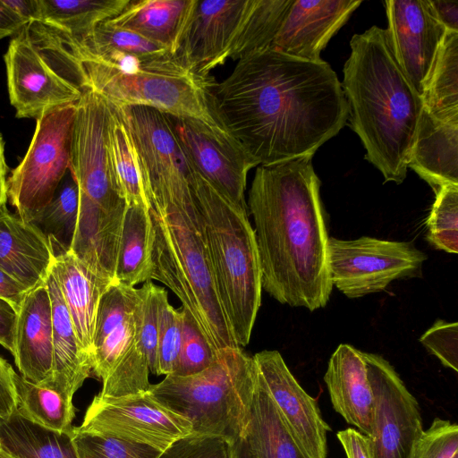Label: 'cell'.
Masks as SVG:
<instances>
[{
  "mask_svg": "<svg viewBox=\"0 0 458 458\" xmlns=\"http://www.w3.org/2000/svg\"><path fill=\"white\" fill-rule=\"evenodd\" d=\"M437 18L446 30L458 32V2L429 0Z\"/></svg>",
  "mask_w": 458,
  "mask_h": 458,
  "instance_id": "obj_50",
  "label": "cell"
},
{
  "mask_svg": "<svg viewBox=\"0 0 458 458\" xmlns=\"http://www.w3.org/2000/svg\"><path fill=\"white\" fill-rule=\"evenodd\" d=\"M109 104L90 89L76 103L73 121L70 172L79 190L107 211L126 202L117 193L110 174L107 154Z\"/></svg>",
  "mask_w": 458,
  "mask_h": 458,
  "instance_id": "obj_15",
  "label": "cell"
},
{
  "mask_svg": "<svg viewBox=\"0 0 458 458\" xmlns=\"http://www.w3.org/2000/svg\"><path fill=\"white\" fill-rule=\"evenodd\" d=\"M342 87L352 130L365 158L397 184L407 174L408 157L423 109L391 48L386 30L372 26L350 41Z\"/></svg>",
  "mask_w": 458,
  "mask_h": 458,
  "instance_id": "obj_3",
  "label": "cell"
},
{
  "mask_svg": "<svg viewBox=\"0 0 458 458\" xmlns=\"http://www.w3.org/2000/svg\"><path fill=\"white\" fill-rule=\"evenodd\" d=\"M233 458H255L245 438L233 444Z\"/></svg>",
  "mask_w": 458,
  "mask_h": 458,
  "instance_id": "obj_54",
  "label": "cell"
},
{
  "mask_svg": "<svg viewBox=\"0 0 458 458\" xmlns=\"http://www.w3.org/2000/svg\"><path fill=\"white\" fill-rule=\"evenodd\" d=\"M421 98L436 119L458 123V32L446 31Z\"/></svg>",
  "mask_w": 458,
  "mask_h": 458,
  "instance_id": "obj_34",
  "label": "cell"
},
{
  "mask_svg": "<svg viewBox=\"0 0 458 458\" xmlns=\"http://www.w3.org/2000/svg\"><path fill=\"white\" fill-rule=\"evenodd\" d=\"M28 23L0 0V39L18 34Z\"/></svg>",
  "mask_w": 458,
  "mask_h": 458,
  "instance_id": "obj_51",
  "label": "cell"
},
{
  "mask_svg": "<svg viewBox=\"0 0 458 458\" xmlns=\"http://www.w3.org/2000/svg\"><path fill=\"white\" fill-rule=\"evenodd\" d=\"M374 394L369 437L373 458H411L423 432L420 405L394 367L382 356L363 352Z\"/></svg>",
  "mask_w": 458,
  "mask_h": 458,
  "instance_id": "obj_14",
  "label": "cell"
},
{
  "mask_svg": "<svg viewBox=\"0 0 458 458\" xmlns=\"http://www.w3.org/2000/svg\"><path fill=\"white\" fill-rule=\"evenodd\" d=\"M127 206L107 211L79 190V211L68 248L97 276L113 283Z\"/></svg>",
  "mask_w": 458,
  "mask_h": 458,
  "instance_id": "obj_24",
  "label": "cell"
},
{
  "mask_svg": "<svg viewBox=\"0 0 458 458\" xmlns=\"http://www.w3.org/2000/svg\"><path fill=\"white\" fill-rule=\"evenodd\" d=\"M111 107L125 124L138 153L150 208L192 196L195 170L166 114L142 106Z\"/></svg>",
  "mask_w": 458,
  "mask_h": 458,
  "instance_id": "obj_11",
  "label": "cell"
},
{
  "mask_svg": "<svg viewBox=\"0 0 458 458\" xmlns=\"http://www.w3.org/2000/svg\"><path fill=\"white\" fill-rule=\"evenodd\" d=\"M407 165L435 193L443 186L458 185V123L437 120L423 106Z\"/></svg>",
  "mask_w": 458,
  "mask_h": 458,
  "instance_id": "obj_26",
  "label": "cell"
},
{
  "mask_svg": "<svg viewBox=\"0 0 458 458\" xmlns=\"http://www.w3.org/2000/svg\"><path fill=\"white\" fill-rule=\"evenodd\" d=\"M30 291L21 284L0 269V298L20 309L26 294Z\"/></svg>",
  "mask_w": 458,
  "mask_h": 458,
  "instance_id": "obj_49",
  "label": "cell"
},
{
  "mask_svg": "<svg viewBox=\"0 0 458 458\" xmlns=\"http://www.w3.org/2000/svg\"><path fill=\"white\" fill-rule=\"evenodd\" d=\"M347 458H373L369 438L359 430L348 428L337 432Z\"/></svg>",
  "mask_w": 458,
  "mask_h": 458,
  "instance_id": "obj_47",
  "label": "cell"
},
{
  "mask_svg": "<svg viewBox=\"0 0 458 458\" xmlns=\"http://www.w3.org/2000/svg\"><path fill=\"white\" fill-rule=\"evenodd\" d=\"M75 113L73 104L37 119L29 148L7 178V199L25 222L50 203L70 169Z\"/></svg>",
  "mask_w": 458,
  "mask_h": 458,
  "instance_id": "obj_10",
  "label": "cell"
},
{
  "mask_svg": "<svg viewBox=\"0 0 458 458\" xmlns=\"http://www.w3.org/2000/svg\"><path fill=\"white\" fill-rule=\"evenodd\" d=\"M327 245L332 285L352 299L382 292L394 280L417 276L427 259L407 242L328 237Z\"/></svg>",
  "mask_w": 458,
  "mask_h": 458,
  "instance_id": "obj_12",
  "label": "cell"
},
{
  "mask_svg": "<svg viewBox=\"0 0 458 458\" xmlns=\"http://www.w3.org/2000/svg\"><path fill=\"white\" fill-rule=\"evenodd\" d=\"M427 228V239L433 247L458 253V185H445L436 192Z\"/></svg>",
  "mask_w": 458,
  "mask_h": 458,
  "instance_id": "obj_38",
  "label": "cell"
},
{
  "mask_svg": "<svg viewBox=\"0 0 458 458\" xmlns=\"http://www.w3.org/2000/svg\"><path fill=\"white\" fill-rule=\"evenodd\" d=\"M140 288L113 284L102 296L95 324L92 373L98 394L119 397L148 391V363L139 336Z\"/></svg>",
  "mask_w": 458,
  "mask_h": 458,
  "instance_id": "obj_9",
  "label": "cell"
},
{
  "mask_svg": "<svg viewBox=\"0 0 458 458\" xmlns=\"http://www.w3.org/2000/svg\"><path fill=\"white\" fill-rule=\"evenodd\" d=\"M52 307L53 381L51 389L69 402L92 373V360L82 348L60 287L51 272L46 284Z\"/></svg>",
  "mask_w": 458,
  "mask_h": 458,
  "instance_id": "obj_27",
  "label": "cell"
},
{
  "mask_svg": "<svg viewBox=\"0 0 458 458\" xmlns=\"http://www.w3.org/2000/svg\"><path fill=\"white\" fill-rule=\"evenodd\" d=\"M453 458H458V454H456Z\"/></svg>",
  "mask_w": 458,
  "mask_h": 458,
  "instance_id": "obj_56",
  "label": "cell"
},
{
  "mask_svg": "<svg viewBox=\"0 0 458 458\" xmlns=\"http://www.w3.org/2000/svg\"><path fill=\"white\" fill-rule=\"evenodd\" d=\"M18 310L0 298V344L12 354L14 352Z\"/></svg>",
  "mask_w": 458,
  "mask_h": 458,
  "instance_id": "obj_48",
  "label": "cell"
},
{
  "mask_svg": "<svg viewBox=\"0 0 458 458\" xmlns=\"http://www.w3.org/2000/svg\"><path fill=\"white\" fill-rule=\"evenodd\" d=\"M441 363L458 371V324L438 319L420 339Z\"/></svg>",
  "mask_w": 458,
  "mask_h": 458,
  "instance_id": "obj_45",
  "label": "cell"
},
{
  "mask_svg": "<svg viewBox=\"0 0 458 458\" xmlns=\"http://www.w3.org/2000/svg\"><path fill=\"white\" fill-rule=\"evenodd\" d=\"M194 0H130L108 21L167 48L175 49Z\"/></svg>",
  "mask_w": 458,
  "mask_h": 458,
  "instance_id": "obj_28",
  "label": "cell"
},
{
  "mask_svg": "<svg viewBox=\"0 0 458 458\" xmlns=\"http://www.w3.org/2000/svg\"><path fill=\"white\" fill-rule=\"evenodd\" d=\"M78 53L89 89L113 107H152L166 114L196 119L226 131L214 108V78L189 71L172 54L143 59L130 68L116 69L79 50Z\"/></svg>",
  "mask_w": 458,
  "mask_h": 458,
  "instance_id": "obj_8",
  "label": "cell"
},
{
  "mask_svg": "<svg viewBox=\"0 0 458 458\" xmlns=\"http://www.w3.org/2000/svg\"><path fill=\"white\" fill-rule=\"evenodd\" d=\"M293 0H250L230 58L270 48Z\"/></svg>",
  "mask_w": 458,
  "mask_h": 458,
  "instance_id": "obj_36",
  "label": "cell"
},
{
  "mask_svg": "<svg viewBox=\"0 0 458 458\" xmlns=\"http://www.w3.org/2000/svg\"><path fill=\"white\" fill-rule=\"evenodd\" d=\"M16 411L26 420L60 433L72 434L75 407L56 391L15 373Z\"/></svg>",
  "mask_w": 458,
  "mask_h": 458,
  "instance_id": "obj_35",
  "label": "cell"
},
{
  "mask_svg": "<svg viewBox=\"0 0 458 458\" xmlns=\"http://www.w3.org/2000/svg\"><path fill=\"white\" fill-rule=\"evenodd\" d=\"M55 260L51 269L60 287L78 339L92 360L95 324L100 300L115 283L102 278L83 265L52 234Z\"/></svg>",
  "mask_w": 458,
  "mask_h": 458,
  "instance_id": "obj_23",
  "label": "cell"
},
{
  "mask_svg": "<svg viewBox=\"0 0 458 458\" xmlns=\"http://www.w3.org/2000/svg\"><path fill=\"white\" fill-rule=\"evenodd\" d=\"M385 5L394 57L421 97L447 30L429 0H387Z\"/></svg>",
  "mask_w": 458,
  "mask_h": 458,
  "instance_id": "obj_19",
  "label": "cell"
},
{
  "mask_svg": "<svg viewBox=\"0 0 458 458\" xmlns=\"http://www.w3.org/2000/svg\"><path fill=\"white\" fill-rule=\"evenodd\" d=\"M76 41L81 50L91 55L116 51L142 58H151L171 54L167 48L135 32L117 27L108 20L98 25L86 38Z\"/></svg>",
  "mask_w": 458,
  "mask_h": 458,
  "instance_id": "obj_37",
  "label": "cell"
},
{
  "mask_svg": "<svg viewBox=\"0 0 458 458\" xmlns=\"http://www.w3.org/2000/svg\"><path fill=\"white\" fill-rule=\"evenodd\" d=\"M27 23L40 21L38 0H4Z\"/></svg>",
  "mask_w": 458,
  "mask_h": 458,
  "instance_id": "obj_52",
  "label": "cell"
},
{
  "mask_svg": "<svg viewBox=\"0 0 458 458\" xmlns=\"http://www.w3.org/2000/svg\"><path fill=\"white\" fill-rule=\"evenodd\" d=\"M257 386L252 357L241 347L216 351L213 362L191 376L166 375L148 392L161 404L192 425L193 433L244 438Z\"/></svg>",
  "mask_w": 458,
  "mask_h": 458,
  "instance_id": "obj_6",
  "label": "cell"
},
{
  "mask_svg": "<svg viewBox=\"0 0 458 458\" xmlns=\"http://www.w3.org/2000/svg\"><path fill=\"white\" fill-rule=\"evenodd\" d=\"M250 0H194L173 56L189 71L210 75L230 58Z\"/></svg>",
  "mask_w": 458,
  "mask_h": 458,
  "instance_id": "obj_18",
  "label": "cell"
},
{
  "mask_svg": "<svg viewBox=\"0 0 458 458\" xmlns=\"http://www.w3.org/2000/svg\"><path fill=\"white\" fill-rule=\"evenodd\" d=\"M458 454V426L435 418L415 444L411 458H453Z\"/></svg>",
  "mask_w": 458,
  "mask_h": 458,
  "instance_id": "obj_43",
  "label": "cell"
},
{
  "mask_svg": "<svg viewBox=\"0 0 458 458\" xmlns=\"http://www.w3.org/2000/svg\"><path fill=\"white\" fill-rule=\"evenodd\" d=\"M244 438L255 458H306L258 380Z\"/></svg>",
  "mask_w": 458,
  "mask_h": 458,
  "instance_id": "obj_32",
  "label": "cell"
},
{
  "mask_svg": "<svg viewBox=\"0 0 458 458\" xmlns=\"http://www.w3.org/2000/svg\"><path fill=\"white\" fill-rule=\"evenodd\" d=\"M153 237L149 208L127 206L116 263V283L135 287L151 280Z\"/></svg>",
  "mask_w": 458,
  "mask_h": 458,
  "instance_id": "obj_29",
  "label": "cell"
},
{
  "mask_svg": "<svg viewBox=\"0 0 458 458\" xmlns=\"http://www.w3.org/2000/svg\"><path fill=\"white\" fill-rule=\"evenodd\" d=\"M79 428L130 442L160 452L191 433V423L157 402L147 391L119 397L97 394Z\"/></svg>",
  "mask_w": 458,
  "mask_h": 458,
  "instance_id": "obj_13",
  "label": "cell"
},
{
  "mask_svg": "<svg viewBox=\"0 0 458 458\" xmlns=\"http://www.w3.org/2000/svg\"><path fill=\"white\" fill-rule=\"evenodd\" d=\"M13 355L21 377L38 386L51 387L52 307L46 284L30 291L18 310Z\"/></svg>",
  "mask_w": 458,
  "mask_h": 458,
  "instance_id": "obj_21",
  "label": "cell"
},
{
  "mask_svg": "<svg viewBox=\"0 0 458 458\" xmlns=\"http://www.w3.org/2000/svg\"><path fill=\"white\" fill-rule=\"evenodd\" d=\"M79 211V187L70 170L63 179L55 197L33 221L48 234L68 230L71 239ZM44 231V233H45Z\"/></svg>",
  "mask_w": 458,
  "mask_h": 458,
  "instance_id": "obj_40",
  "label": "cell"
},
{
  "mask_svg": "<svg viewBox=\"0 0 458 458\" xmlns=\"http://www.w3.org/2000/svg\"><path fill=\"white\" fill-rule=\"evenodd\" d=\"M182 310L181 351L176 369L171 375L186 377L207 369L213 362L216 352L211 349L191 316Z\"/></svg>",
  "mask_w": 458,
  "mask_h": 458,
  "instance_id": "obj_41",
  "label": "cell"
},
{
  "mask_svg": "<svg viewBox=\"0 0 458 458\" xmlns=\"http://www.w3.org/2000/svg\"><path fill=\"white\" fill-rule=\"evenodd\" d=\"M183 310H175L165 300L163 303L157 338L158 375L174 372L182 345Z\"/></svg>",
  "mask_w": 458,
  "mask_h": 458,
  "instance_id": "obj_42",
  "label": "cell"
},
{
  "mask_svg": "<svg viewBox=\"0 0 458 458\" xmlns=\"http://www.w3.org/2000/svg\"><path fill=\"white\" fill-rule=\"evenodd\" d=\"M7 165L4 157V142L0 134V210L7 202Z\"/></svg>",
  "mask_w": 458,
  "mask_h": 458,
  "instance_id": "obj_53",
  "label": "cell"
},
{
  "mask_svg": "<svg viewBox=\"0 0 458 458\" xmlns=\"http://www.w3.org/2000/svg\"><path fill=\"white\" fill-rule=\"evenodd\" d=\"M324 381L334 410L348 424L369 437L375 398L363 352L340 344L329 359Z\"/></svg>",
  "mask_w": 458,
  "mask_h": 458,
  "instance_id": "obj_25",
  "label": "cell"
},
{
  "mask_svg": "<svg viewBox=\"0 0 458 458\" xmlns=\"http://www.w3.org/2000/svg\"><path fill=\"white\" fill-rule=\"evenodd\" d=\"M106 144L110 174L119 196L127 206L138 205L150 209L138 153L125 124L112 107Z\"/></svg>",
  "mask_w": 458,
  "mask_h": 458,
  "instance_id": "obj_30",
  "label": "cell"
},
{
  "mask_svg": "<svg viewBox=\"0 0 458 458\" xmlns=\"http://www.w3.org/2000/svg\"><path fill=\"white\" fill-rule=\"evenodd\" d=\"M72 440L79 458H158L152 446L81 430L73 427Z\"/></svg>",
  "mask_w": 458,
  "mask_h": 458,
  "instance_id": "obj_39",
  "label": "cell"
},
{
  "mask_svg": "<svg viewBox=\"0 0 458 458\" xmlns=\"http://www.w3.org/2000/svg\"><path fill=\"white\" fill-rule=\"evenodd\" d=\"M130 0H38L40 21L78 40L119 14Z\"/></svg>",
  "mask_w": 458,
  "mask_h": 458,
  "instance_id": "obj_33",
  "label": "cell"
},
{
  "mask_svg": "<svg viewBox=\"0 0 458 458\" xmlns=\"http://www.w3.org/2000/svg\"><path fill=\"white\" fill-rule=\"evenodd\" d=\"M0 448L16 458H79L72 434L37 425L16 410L0 419Z\"/></svg>",
  "mask_w": 458,
  "mask_h": 458,
  "instance_id": "obj_31",
  "label": "cell"
},
{
  "mask_svg": "<svg viewBox=\"0 0 458 458\" xmlns=\"http://www.w3.org/2000/svg\"><path fill=\"white\" fill-rule=\"evenodd\" d=\"M166 115L194 169L233 203L248 210L247 174L259 164L226 131L196 119Z\"/></svg>",
  "mask_w": 458,
  "mask_h": 458,
  "instance_id": "obj_16",
  "label": "cell"
},
{
  "mask_svg": "<svg viewBox=\"0 0 458 458\" xmlns=\"http://www.w3.org/2000/svg\"><path fill=\"white\" fill-rule=\"evenodd\" d=\"M320 181L305 156L258 165L249 191L262 289L310 311L329 301L328 236Z\"/></svg>",
  "mask_w": 458,
  "mask_h": 458,
  "instance_id": "obj_2",
  "label": "cell"
},
{
  "mask_svg": "<svg viewBox=\"0 0 458 458\" xmlns=\"http://www.w3.org/2000/svg\"><path fill=\"white\" fill-rule=\"evenodd\" d=\"M252 358L259 384L272 399L302 454L306 458H327L330 427L316 399L297 382L277 351L265 350Z\"/></svg>",
  "mask_w": 458,
  "mask_h": 458,
  "instance_id": "obj_17",
  "label": "cell"
},
{
  "mask_svg": "<svg viewBox=\"0 0 458 458\" xmlns=\"http://www.w3.org/2000/svg\"><path fill=\"white\" fill-rule=\"evenodd\" d=\"M0 458H16V457L0 448Z\"/></svg>",
  "mask_w": 458,
  "mask_h": 458,
  "instance_id": "obj_55",
  "label": "cell"
},
{
  "mask_svg": "<svg viewBox=\"0 0 458 458\" xmlns=\"http://www.w3.org/2000/svg\"><path fill=\"white\" fill-rule=\"evenodd\" d=\"M17 118L38 119L76 104L89 89L75 38L41 21L28 23L4 55Z\"/></svg>",
  "mask_w": 458,
  "mask_h": 458,
  "instance_id": "obj_7",
  "label": "cell"
},
{
  "mask_svg": "<svg viewBox=\"0 0 458 458\" xmlns=\"http://www.w3.org/2000/svg\"><path fill=\"white\" fill-rule=\"evenodd\" d=\"M15 371L0 356V419L10 417L16 410Z\"/></svg>",
  "mask_w": 458,
  "mask_h": 458,
  "instance_id": "obj_46",
  "label": "cell"
},
{
  "mask_svg": "<svg viewBox=\"0 0 458 458\" xmlns=\"http://www.w3.org/2000/svg\"><path fill=\"white\" fill-rule=\"evenodd\" d=\"M153 223L151 280L181 301L214 352L240 347L220 301L194 194L149 209Z\"/></svg>",
  "mask_w": 458,
  "mask_h": 458,
  "instance_id": "obj_4",
  "label": "cell"
},
{
  "mask_svg": "<svg viewBox=\"0 0 458 458\" xmlns=\"http://www.w3.org/2000/svg\"><path fill=\"white\" fill-rule=\"evenodd\" d=\"M233 444L212 435L191 433L165 450L158 458H233Z\"/></svg>",
  "mask_w": 458,
  "mask_h": 458,
  "instance_id": "obj_44",
  "label": "cell"
},
{
  "mask_svg": "<svg viewBox=\"0 0 458 458\" xmlns=\"http://www.w3.org/2000/svg\"><path fill=\"white\" fill-rule=\"evenodd\" d=\"M360 0H293L270 48L317 62Z\"/></svg>",
  "mask_w": 458,
  "mask_h": 458,
  "instance_id": "obj_20",
  "label": "cell"
},
{
  "mask_svg": "<svg viewBox=\"0 0 458 458\" xmlns=\"http://www.w3.org/2000/svg\"><path fill=\"white\" fill-rule=\"evenodd\" d=\"M192 190L218 295L242 348L250 342L261 303L262 273L254 230L248 210L233 203L196 170Z\"/></svg>",
  "mask_w": 458,
  "mask_h": 458,
  "instance_id": "obj_5",
  "label": "cell"
},
{
  "mask_svg": "<svg viewBox=\"0 0 458 458\" xmlns=\"http://www.w3.org/2000/svg\"><path fill=\"white\" fill-rule=\"evenodd\" d=\"M54 260L51 235L4 206L0 210V269L31 291L46 284Z\"/></svg>",
  "mask_w": 458,
  "mask_h": 458,
  "instance_id": "obj_22",
  "label": "cell"
},
{
  "mask_svg": "<svg viewBox=\"0 0 458 458\" xmlns=\"http://www.w3.org/2000/svg\"><path fill=\"white\" fill-rule=\"evenodd\" d=\"M227 132L259 165L315 154L349 117V106L329 64L273 48L238 60L212 89Z\"/></svg>",
  "mask_w": 458,
  "mask_h": 458,
  "instance_id": "obj_1",
  "label": "cell"
}]
</instances>
